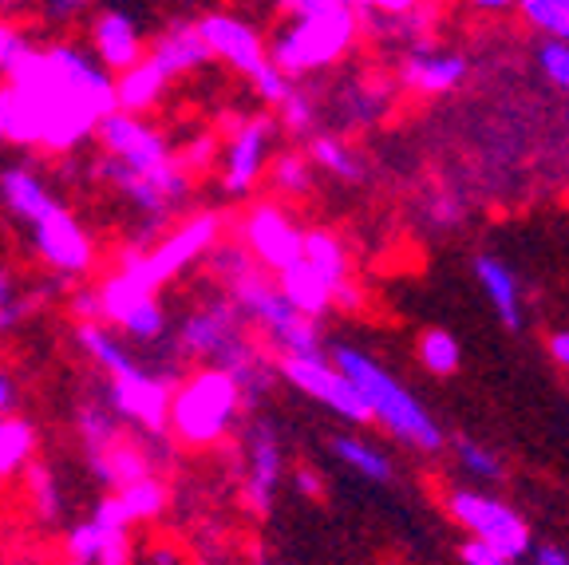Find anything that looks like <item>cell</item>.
<instances>
[{
	"label": "cell",
	"mask_w": 569,
	"mask_h": 565,
	"mask_svg": "<svg viewBox=\"0 0 569 565\" xmlns=\"http://www.w3.org/2000/svg\"><path fill=\"white\" fill-rule=\"evenodd\" d=\"M4 139L48 155H68L116 111V76L80 44H44L24 56L4 80Z\"/></svg>",
	"instance_id": "cell-1"
},
{
	"label": "cell",
	"mask_w": 569,
	"mask_h": 565,
	"mask_svg": "<svg viewBox=\"0 0 569 565\" xmlns=\"http://www.w3.org/2000/svg\"><path fill=\"white\" fill-rule=\"evenodd\" d=\"M174 353L187 360H202L210 368L230 371L241 388L246 412L261 404L277 376V360L253 340V328L241 320L238 305L230 297H210L190 313L174 336Z\"/></svg>",
	"instance_id": "cell-2"
},
{
	"label": "cell",
	"mask_w": 569,
	"mask_h": 565,
	"mask_svg": "<svg viewBox=\"0 0 569 565\" xmlns=\"http://www.w3.org/2000/svg\"><path fill=\"white\" fill-rule=\"evenodd\" d=\"M329 360L337 364L340 376L360 391L372 424H380L391 439L411 450H423V455H436V450L443 447V427L431 419V412H427L376 356H368L365 348H356V345H332Z\"/></svg>",
	"instance_id": "cell-3"
},
{
	"label": "cell",
	"mask_w": 569,
	"mask_h": 565,
	"mask_svg": "<svg viewBox=\"0 0 569 565\" xmlns=\"http://www.w3.org/2000/svg\"><path fill=\"white\" fill-rule=\"evenodd\" d=\"M241 412H246V404H241L238 380L230 371L202 364L170 391L167 435H174L182 447H218L233 435Z\"/></svg>",
	"instance_id": "cell-4"
},
{
	"label": "cell",
	"mask_w": 569,
	"mask_h": 565,
	"mask_svg": "<svg viewBox=\"0 0 569 565\" xmlns=\"http://www.w3.org/2000/svg\"><path fill=\"white\" fill-rule=\"evenodd\" d=\"M226 218L218 210H198L190 218H182L178 226H170L167 234L151 241H134L119 254V274H127L131 281H139L142 289L159 293L167 281L182 277L190 266L206 261L218 241H222Z\"/></svg>",
	"instance_id": "cell-5"
},
{
	"label": "cell",
	"mask_w": 569,
	"mask_h": 565,
	"mask_svg": "<svg viewBox=\"0 0 569 565\" xmlns=\"http://www.w3.org/2000/svg\"><path fill=\"white\" fill-rule=\"evenodd\" d=\"M226 297L238 305L241 320L249 328H258L266 336V345L277 356H309V353H325L320 348V328L317 320L301 317V313L281 297L277 281H269L266 269L249 266L246 274H238L226 285Z\"/></svg>",
	"instance_id": "cell-6"
},
{
	"label": "cell",
	"mask_w": 569,
	"mask_h": 565,
	"mask_svg": "<svg viewBox=\"0 0 569 565\" xmlns=\"http://www.w3.org/2000/svg\"><path fill=\"white\" fill-rule=\"evenodd\" d=\"M356 40H360V9H340L325 17L284 20L266 44L269 63H277L289 80H301V76L340 63L356 48Z\"/></svg>",
	"instance_id": "cell-7"
},
{
	"label": "cell",
	"mask_w": 569,
	"mask_h": 565,
	"mask_svg": "<svg viewBox=\"0 0 569 565\" xmlns=\"http://www.w3.org/2000/svg\"><path fill=\"white\" fill-rule=\"evenodd\" d=\"M447 514H451L475 542L498 549V554L510 557V562H522L533 549V534H530V526H526V518L515 506H507L495 495L455 486L451 495H447Z\"/></svg>",
	"instance_id": "cell-8"
},
{
	"label": "cell",
	"mask_w": 569,
	"mask_h": 565,
	"mask_svg": "<svg viewBox=\"0 0 569 565\" xmlns=\"http://www.w3.org/2000/svg\"><path fill=\"white\" fill-rule=\"evenodd\" d=\"M91 139H99L103 159L116 162V167H123L127 175H159V170H167L178 162L170 139L147 116L111 111V116L96 127Z\"/></svg>",
	"instance_id": "cell-9"
},
{
	"label": "cell",
	"mask_w": 569,
	"mask_h": 565,
	"mask_svg": "<svg viewBox=\"0 0 569 565\" xmlns=\"http://www.w3.org/2000/svg\"><path fill=\"white\" fill-rule=\"evenodd\" d=\"M99 293V317L103 325H111L119 336L134 340V345H159L167 336V309L154 289H142L139 281H131L127 274H107L103 285H96Z\"/></svg>",
	"instance_id": "cell-10"
},
{
	"label": "cell",
	"mask_w": 569,
	"mask_h": 565,
	"mask_svg": "<svg viewBox=\"0 0 569 565\" xmlns=\"http://www.w3.org/2000/svg\"><path fill=\"white\" fill-rule=\"evenodd\" d=\"M277 376L284 384H293L297 391H305L309 399L325 404V412L340 416L352 427H368L372 416H368L365 399L352 384L340 376V368L329 360V353H309V356H277Z\"/></svg>",
	"instance_id": "cell-11"
},
{
	"label": "cell",
	"mask_w": 569,
	"mask_h": 565,
	"mask_svg": "<svg viewBox=\"0 0 569 565\" xmlns=\"http://www.w3.org/2000/svg\"><path fill=\"white\" fill-rule=\"evenodd\" d=\"M174 371H154L142 364L139 371L123 376V380H107V407L116 412L123 427L151 435H167V412H170V391H174Z\"/></svg>",
	"instance_id": "cell-12"
},
{
	"label": "cell",
	"mask_w": 569,
	"mask_h": 565,
	"mask_svg": "<svg viewBox=\"0 0 569 565\" xmlns=\"http://www.w3.org/2000/svg\"><path fill=\"white\" fill-rule=\"evenodd\" d=\"M63 554L71 565H127L131 562V518L116 495H103L96 514L63 534Z\"/></svg>",
	"instance_id": "cell-13"
},
{
	"label": "cell",
	"mask_w": 569,
	"mask_h": 565,
	"mask_svg": "<svg viewBox=\"0 0 569 565\" xmlns=\"http://www.w3.org/2000/svg\"><path fill=\"white\" fill-rule=\"evenodd\" d=\"M241 246L253 257V266L277 277L301 261L305 230L281 202H253L241 218Z\"/></svg>",
	"instance_id": "cell-14"
},
{
	"label": "cell",
	"mask_w": 569,
	"mask_h": 565,
	"mask_svg": "<svg viewBox=\"0 0 569 565\" xmlns=\"http://www.w3.org/2000/svg\"><path fill=\"white\" fill-rule=\"evenodd\" d=\"M28 238H32V254L56 277L76 281V277L91 274V266H96V241H91V234L83 230V221L68 206H56L36 226H28Z\"/></svg>",
	"instance_id": "cell-15"
},
{
	"label": "cell",
	"mask_w": 569,
	"mask_h": 565,
	"mask_svg": "<svg viewBox=\"0 0 569 565\" xmlns=\"http://www.w3.org/2000/svg\"><path fill=\"white\" fill-rule=\"evenodd\" d=\"M198 32L206 40L210 60L226 63V68L241 71L246 80H253L261 68L269 63V44L261 28L241 12H206L202 20H194Z\"/></svg>",
	"instance_id": "cell-16"
},
{
	"label": "cell",
	"mask_w": 569,
	"mask_h": 565,
	"mask_svg": "<svg viewBox=\"0 0 569 565\" xmlns=\"http://www.w3.org/2000/svg\"><path fill=\"white\" fill-rule=\"evenodd\" d=\"M277 123L266 116L241 119L222 147V190L230 198H249L258 190L269 167V147H273Z\"/></svg>",
	"instance_id": "cell-17"
},
{
	"label": "cell",
	"mask_w": 569,
	"mask_h": 565,
	"mask_svg": "<svg viewBox=\"0 0 569 565\" xmlns=\"http://www.w3.org/2000/svg\"><path fill=\"white\" fill-rule=\"evenodd\" d=\"M284 478V450L281 435L269 419H258L246 435V483H241V503L249 514L266 518L277 503V490H281Z\"/></svg>",
	"instance_id": "cell-18"
},
{
	"label": "cell",
	"mask_w": 569,
	"mask_h": 565,
	"mask_svg": "<svg viewBox=\"0 0 569 565\" xmlns=\"http://www.w3.org/2000/svg\"><path fill=\"white\" fill-rule=\"evenodd\" d=\"M467 56L462 52H447V48H431L423 44L408 48L400 63V88L411 91V96H447V91L462 88L467 83Z\"/></svg>",
	"instance_id": "cell-19"
},
{
	"label": "cell",
	"mask_w": 569,
	"mask_h": 565,
	"mask_svg": "<svg viewBox=\"0 0 569 565\" xmlns=\"http://www.w3.org/2000/svg\"><path fill=\"white\" fill-rule=\"evenodd\" d=\"M91 56L103 63L111 76L127 71L131 63H139L147 56V40H142L134 17L119 9H103L91 20Z\"/></svg>",
	"instance_id": "cell-20"
},
{
	"label": "cell",
	"mask_w": 569,
	"mask_h": 565,
	"mask_svg": "<svg viewBox=\"0 0 569 565\" xmlns=\"http://www.w3.org/2000/svg\"><path fill=\"white\" fill-rule=\"evenodd\" d=\"M151 439V435H147ZM162 439V435H159ZM154 443V439H151ZM151 443H134L131 435H119L111 447L96 450V455H88V470L96 483H103L107 490H119V486L134 483V478L142 475H159V455L151 450Z\"/></svg>",
	"instance_id": "cell-21"
},
{
	"label": "cell",
	"mask_w": 569,
	"mask_h": 565,
	"mask_svg": "<svg viewBox=\"0 0 569 565\" xmlns=\"http://www.w3.org/2000/svg\"><path fill=\"white\" fill-rule=\"evenodd\" d=\"M76 348L103 371L107 380H123L142 368V360L123 345V336L103 320H76Z\"/></svg>",
	"instance_id": "cell-22"
},
{
	"label": "cell",
	"mask_w": 569,
	"mask_h": 565,
	"mask_svg": "<svg viewBox=\"0 0 569 565\" xmlns=\"http://www.w3.org/2000/svg\"><path fill=\"white\" fill-rule=\"evenodd\" d=\"M147 56L167 71L170 80H174V76H190V71L210 63V52H206V40L194 20H174V24H167L154 36V44L147 48Z\"/></svg>",
	"instance_id": "cell-23"
},
{
	"label": "cell",
	"mask_w": 569,
	"mask_h": 565,
	"mask_svg": "<svg viewBox=\"0 0 569 565\" xmlns=\"http://www.w3.org/2000/svg\"><path fill=\"white\" fill-rule=\"evenodd\" d=\"M0 202L20 226H36V221L52 214L56 206V195L48 190V182L36 175L32 167H4L0 170Z\"/></svg>",
	"instance_id": "cell-24"
},
{
	"label": "cell",
	"mask_w": 569,
	"mask_h": 565,
	"mask_svg": "<svg viewBox=\"0 0 569 565\" xmlns=\"http://www.w3.org/2000/svg\"><path fill=\"white\" fill-rule=\"evenodd\" d=\"M170 88V76L151 60L142 56L139 63H131L127 71L116 76V111H127V116H147L162 103Z\"/></svg>",
	"instance_id": "cell-25"
},
{
	"label": "cell",
	"mask_w": 569,
	"mask_h": 565,
	"mask_svg": "<svg viewBox=\"0 0 569 565\" xmlns=\"http://www.w3.org/2000/svg\"><path fill=\"white\" fill-rule=\"evenodd\" d=\"M475 277H479L482 293L495 305L498 320L507 328H522V285H518L515 269L495 254L475 257Z\"/></svg>",
	"instance_id": "cell-26"
},
{
	"label": "cell",
	"mask_w": 569,
	"mask_h": 565,
	"mask_svg": "<svg viewBox=\"0 0 569 565\" xmlns=\"http://www.w3.org/2000/svg\"><path fill=\"white\" fill-rule=\"evenodd\" d=\"M436 24V4H416L403 12H360V36H376L380 44H423Z\"/></svg>",
	"instance_id": "cell-27"
},
{
	"label": "cell",
	"mask_w": 569,
	"mask_h": 565,
	"mask_svg": "<svg viewBox=\"0 0 569 565\" xmlns=\"http://www.w3.org/2000/svg\"><path fill=\"white\" fill-rule=\"evenodd\" d=\"M332 455H337L352 475L365 478V483L383 486V483L396 478V459H391L388 450H383L376 439H368V435H356V432L332 435Z\"/></svg>",
	"instance_id": "cell-28"
},
{
	"label": "cell",
	"mask_w": 569,
	"mask_h": 565,
	"mask_svg": "<svg viewBox=\"0 0 569 565\" xmlns=\"http://www.w3.org/2000/svg\"><path fill=\"white\" fill-rule=\"evenodd\" d=\"M277 289H281V297L309 320L325 317V313L332 309V285L312 266H305V261L281 269V274H277Z\"/></svg>",
	"instance_id": "cell-29"
},
{
	"label": "cell",
	"mask_w": 569,
	"mask_h": 565,
	"mask_svg": "<svg viewBox=\"0 0 569 565\" xmlns=\"http://www.w3.org/2000/svg\"><path fill=\"white\" fill-rule=\"evenodd\" d=\"M305 159H309L317 170H325V175L340 178V182H360V178H365V159L332 131H312Z\"/></svg>",
	"instance_id": "cell-30"
},
{
	"label": "cell",
	"mask_w": 569,
	"mask_h": 565,
	"mask_svg": "<svg viewBox=\"0 0 569 565\" xmlns=\"http://www.w3.org/2000/svg\"><path fill=\"white\" fill-rule=\"evenodd\" d=\"M36 427L24 416H0V483L24 475L36 459Z\"/></svg>",
	"instance_id": "cell-31"
},
{
	"label": "cell",
	"mask_w": 569,
	"mask_h": 565,
	"mask_svg": "<svg viewBox=\"0 0 569 565\" xmlns=\"http://www.w3.org/2000/svg\"><path fill=\"white\" fill-rule=\"evenodd\" d=\"M111 495L119 498V506H123V514L131 518V526L154 522L159 514H167V503H170V490L159 475H142V478H134V483L111 490Z\"/></svg>",
	"instance_id": "cell-32"
},
{
	"label": "cell",
	"mask_w": 569,
	"mask_h": 565,
	"mask_svg": "<svg viewBox=\"0 0 569 565\" xmlns=\"http://www.w3.org/2000/svg\"><path fill=\"white\" fill-rule=\"evenodd\" d=\"M301 261L305 266L317 269L325 281L337 289L340 281H348V254H345V241L329 230H309L305 234V246H301Z\"/></svg>",
	"instance_id": "cell-33"
},
{
	"label": "cell",
	"mask_w": 569,
	"mask_h": 565,
	"mask_svg": "<svg viewBox=\"0 0 569 565\" xmlns=\"http://www.w3.org/2000/svg\"><path fill=\"white\" fill-rule=\"evenodd\" d=\"M127 427L119 424L116 412L107 404L88 399V404H80V412H76V435H80V443H83V455H96V450L111 447Z\"/></svg>",
	"instance_id": "cell-34"
},
{
	"label": "cell",
	"mask_w": 569,
	"mask_h": 565,
	"mask_svg": "<svg viewBox=\"0 0 569 565\" xmlns=\"http://www.w3.org/2000/svg\"><path fill=\"white\" fill-rule=\"evenodd\" d=\"M312 162L305 159V155H297V150H281V155H273L266 167L269 175V186H273L281 198H305L312 195Z\"/></svg>",
	"instance_id": "cell-35"
},
{
	"label": "cell",
	"mask_w": 569,
	"mask_h": 565,
	"mask_svg": "<svg viewBox=\"0 0 569 565\" xmlns=\"http://www.w3.org/2000/svg\"><path fill=\"white\" fill-rule=\"evenodd\" d=\"M24 486H28V503L32 511L40 514V522H56L63 514V490H60V478L48 463H28L24 470Z\"/></svg>",
	"instance_id": "cell-36"
},
{
	"label": "cell",
	"mask_w": 569,
	"mask_h": 565,
	"mask_svg": "<svg viewBox=\"0 0 569 565\" xmlns=\"http://www.w3.org/2000/svg\"><path fill=\"white\" fill-rule=\"evenodd\" d=\"M391 107V91L380 88V83H360L352 88L345 99H340V111H345L348 127H376Z\"/></svg>",
	"instance_id": "cell-37"
},
{
	"label": "cell",
	"mask_w": 569,
	"mask_h": 565,
	"mask_svg": "<svg viewBox=\"0 0 569 565\" xmlns=\"http://www.w3.org/2000/svg\"><path fill=\"white\" fill-rule=\"evenodd\" d=\"M416 353H419V364H423L431 376H455L459 364H462L459 340H455L447 328H427V333L419 336Z\"/></svg>",
	"instance_id": "cell-38"
},
{
	"label": "cell",
	"mask_w": 569,
	"mask_h": 565,
	"mask_svg": "<svg viewBox=\"0 0 569 565\" xmlns=\"http://www.w3.org/2000/svg\"><path fill=\"white\" fill-rule=\"evenodd\" d=\"M518 17L550 40H569V0H518Z\"/></svg>",
	"instance_id": "cell-39"
},
{
	"label": "cell",
	"mask_w": 569,
	"mask_h": 565,
	"mask_svg": "<svg viewBox=\"0 0 569 565\" xmlns=\"http://www.w3.org/2000/svg\"><path fill=\"white\" fill-rule=\"evenodd\" d=\"M455 463H459L462 475L479 478V483H502V475H507L495 450L475 439H455Z\"/></svg>",
	"instance_id": "cell-40"
},
{
	"label": "cell",
	"mask_w": 569,
	"mask_h": 565,
	"mask_svg": "<svg viewBox=\"0 0 569 565\" xmlns=\"http://www.w3.org/2000/svg\"><path fill=\"white\" fill-rule=\"evenodd\" d=\"M317 116H320L317 99L305 88H297V83H293V91L277 103V119H281V127L289 135H305V139H309V135L317 131Z\"/></svg>",
	"instance_id": "cell-41"
},
{
	"label": "cell",
	"mask_w": 569,
	"mask_h": 565,
	"mask_svg": "<svg viewBox=\"0 0 569 565\" xmlns=\"http://www.w3.org/2000/svg\"><path fill=\"white\" fill-rule=\"evenodd\" d=\"M28 309H32V300L24 297L17 277H12L9 269H0V336L12 333V328L28 317Z\"/></svg>",
	"instance_id": "cell-42"
},
{
	"label": "cell",
	"mask_w": 569,
	"mask_h": 565,
	"mask_svg": "<svg viewBox=\"0 0 569 565\" xmlns=\"http://www.w3.org/2000/svg\"><path fill=\"white\" fill-rule=\"evenodd\" d=\"M538 68H542V76L553 88L569 96V40H550V36H542V44H538Z\"/></svg>",
	"instance_id": "cell-43"
},
{
	"label": "cell",
	"mask_w": 569,
	"mask_h": 565,
	"mask_svg": "<svg viewBox=\"0 0 569 565\" xmlns=\"http://www.w3.org/2000/svg\"><path fill=\"white\" fill-rule=\"evenodd\" d=\"M28 52H32V40H28L17 24H9V20L0 17V80H9L12 68H17Z\"/></svg>",
	"instance_id": "cell-44"
},
{
	"label": "cell",
	"mask_w": 569,
	"mask_h": 565,
	"mask_svg": "<svg viewBox=\"0 0 569 565\" xmlns=\"http://www.w3.org/2000/svg\"><path fill=\"white\" fill-rule=\"evenodd\" d=\"M249 83H253V91H258V96L266 99V103H273V107H277L284 96H289V91H293V83H297V80H289V76H284V71L277 68V63H266V68H261Z\"/></svg>",
	"instance_id": "cell-45"
},
{
	"label": "cell",
	"mask_w": 569,
	"mask_h": 565,
	"mask_svg": "<svg viewBox=\"0 0 569 565\" xmlns=\"http://www.w3.org/2000/svg\"><path fill=\"white\" fill-rule=\"evenodd\" d=\"M340 9H356L352 0H281L284 20L297 17H325V12H340Z\"/></svg>",
	"instance_id": "cell-46"
},
{
	"label": "cell",
	"mask_w": 569,
	"mask_h": 565,
	"mask_svg": "<svg viewBox=\"0 0 569 565\" xmlns=\"http://www.w3.org/2000/svg\"><path fill=\"white\" fill-rule=\"evenodd\" d=\"M71 317L76 320H103L99 317V293H96V285H80V289L71 293Z\"/></svg>",
	"instance_id": "cell-47"
},
{
	"label": "cell",
	"mask_w": 569,
	"mask_h": 565,
	"mask_svg": "<svg viewBox=\"0 0 569 565\" xmlns=\"http://www.w3.org/2000/svg\"><path fill=\"white\" fill-rule=\"evenodd\" d=\"M88 4H91V0H40L44 20H52V24H71V20L80 17Z\"/></svg>",
	"instance_id": "cell-48"
},
{
	"label": "cell",
	"mask_w": 569,
	"mask_h": 565,
	"mask_svg": "<svg viewBox=\"0 0 569 565\" xmlns=\"http://www.w3.org/2000/svg\"><path fill=\"white\" fill-rule=\"evenodd\" d=\"M462 565H518V562H510V557H502L498 549H490L471 538L467 546H462Z\"/></svg>",
	"instance_id": "cell-49"
},
{
	"label": "cell",
	"mask_w": 569,
	"mask_h": 565,
	"mask_svg": "<svg viewBox=\"0 0 569 565\" xmlns=\"http://www.w3.org/2000/svg\"><path fill=\"white\" fill-rule=\"evenodd\" d=\"M293 486H297V490H301L305 498H325V490H329V486H325V478H320L312 467L293 470Z\"/></svg>",
	"instance_id": "cell-50"
},
{
	"label": "cell",
	"mask_w": 569,
	"mask_h": 565,
	"mask_svg": "<svg viewBox=\"0 0 569 565\" xmlns=\"http://www.w3.org/2000/svg\"><path fill=\"white\" fill-rule=\"evenodd\" d=\"M360 12H403L416 4H431V0H352Z\"/></svg>",
	"instance_id": "cell-51"
},
{
	"label": "cell",
	"mask_w": 569,
	"mask_h": 565,
	"mask_svg": "<svg viewBox=\"0 0 569 565\" xmlns=\"http://www.w3.org/2000/svg\"><path fill=\"white\" fill-rule=\"evenodd\" d=\"M17 412V380H12V371L0 364V416H12Z\"/></svg>",
	"instance_id": "cell-52"
},
{
	"label": "cell",
	"mask_w": 569,
	"mask_h": 565,
	"mask_svg": "<svg viewBox=\"0 0 569 565\" xmlns=\"http://www.w3.org/2000/svg\"><path fill=\"white\" fill-rule=\"evenodd\" d=\"M533 565H569V554L561 546H533Z\"/></svg>",
	"instance_id": "cell-53"
},
{
	"label": "cell",
	"mask_w": 569,
	"mask_h": 565,
	"mask_svg": "<svg viewBox=\"0 0 569 565\" xmlns=\"http://www.w3.org/2000/svg\"><path fill=\"white\" fill-rule=\"evenodd\" d=\"M546 348H550L553 364H558V368H566V371H569V333H553L550 340H546Z\"/></svg>",
	"instance_id": "cell-54"
},
{
	"label": "cell",
	"mask_w": 569,
	"mask_h": 565,
	"mask_svg": "<svg viewBox=\"0 0 569 565\" xmlns=\"http://www.w3.org/2000/svg\"><path fill=\"white\" fill-rule=\"evenodd\" d=\"M467 4L479 12H515L518 9V0H467Z\"/></svg>",
	"instance_id": "cell-55"
},
{
	"label": "cell",
	"mask_w": 569,
	"mask_h": 565,
	"mask_svg": "<svg viewBox=\"0 0 569 565\" xmlns=\"http://www.w3.org/2000/svg\"><path fill=\"white\" fill-rule=\"evenodd\" d=\"M4 127H9V91L0 88V142H4Z\"/></svg>",
	"instance_id": "cell-56"
},
{
	"label": "cell",
	"mask_w": 569,
	"mask_h": 565,
	"mask_svg": "<svg viewBox=\"0 0 569 565\" xmlns=\"http://www.w3.org/2000/svg\"><path fill=\"white\" fill-rule=\"evenodd\" d=\"M233 9H261V4H266V0H230Z\"/></svg>",
	"instance_id": "cell-57"
},
{
	"label": "cell",
	"mask_w": 569,
	"mask_h": 565,
	"mask_svg": "<svg viewBox=\"0 0 569 565\" xmlns=\"http://www.w3.org/2000/svg\"><path fill=\"white\" fill-rule=\"evenodd\" d=\"M12 4H20V0H0V9H12Z\"/></svg>",
	"instance_id": "cell-58"
}]
</instances>
